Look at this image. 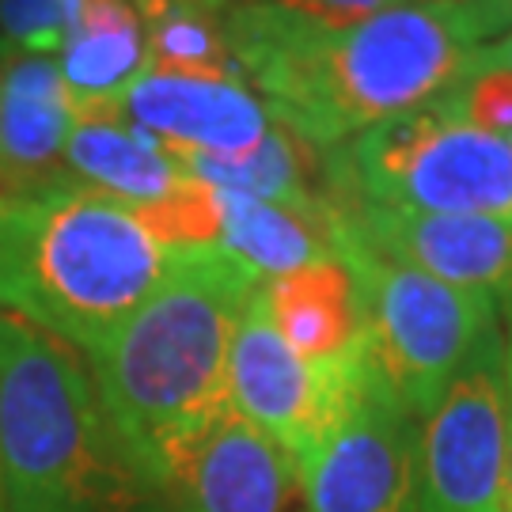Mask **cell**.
<instances>
[{
    "label": "cell",
    "instance_id": "obj_1",
    "mask_svg": "<svg viewBox=\"0 0 512 512\" xmlns=\"http://www.w3.org/2000/svg\"><path fill=\"white\" fill-rule=\"evenodd\" d=\"M239 76L281 126L315 148L437 103L475 65L482 31L448 0H403L361 19H323L289 0L224 12Z\"/></svg>",
    "mask_w": 512,
    "mask_h": 512
},
{
    "label": "cell",
    "instance_id": "obj_2",
    "mask_svg": "<svg viewBox=\"0 0 512 512\" xmlns=\"http://www.w3.org/2000/svg\"><path fill=\"white\" fill-rule=\"evenodd\" d=\"M258 285L217 247L171 251L164 281L145 304L103 346L84 353L122 448L164 494L183 486L232 414L228 357Z\"/></svg>",
    "mask_w": 512,
    "mask_h": 512
},
{
    "label": "cell",
    "instance_id": "obj_3",
    "mask_svg": "<svg viewBox=\"0 0 512 512\" xmlns=\"http://www.w3.org/2000/svg\"><path fill=\"white\" fill-rule=\"evenodd\" d=\"M171 251L141 213L61 183L0 194V311L92 353L164 281Z\"/></svg>",
    "mask_w": 512,
    "mask_h": 512
},
{
    "label": "cell",
    "instance_id": "obj_4",
    "mask_svg": "<svg viewBox=\"0 0 512 512\" xmlns=\"http://www.w3.org/2000/svg\"><path fill=\"white\" fill-rule=\"evenodd\" d=\"M4 512H160L164 490L129 459L88 361L0 311Z\"/></svg>",
    "mask_w": 512,
    "mask_h": 512
},
{
    "label": "cell",
    "instance_id": "obj_5",
    "mask_svg": "<svg viewBox=\"0 0 512 512\" xmlns=\"http://www.w3.org/2000/svg\"><path fill=\"white\" fill-rule=\"evenodd\" d=\"M323 160L327 194L418 213L512 220V141L467 126L440 103L323 148Z\"/></svg>",
    "mask_w": 512,
    "mask_h": 512
},
{
    "label": "cell",
    "instance_id": "obj_6",
    "mask_svg": "<svg viewBox=\"0 0 512 512\" xmlns=\"http://www.w3.org/2000/svg\"><path fill=\"white\" fill-rule=\"evenodd\" d=\"M334 247L365 296L368 357L395 399L421 421L482 334L501 323V304L403 266L338 224Z\"/></svg>",
    "mask_w": 512,
    "mask_h": 512
},
{
    "label": "cell",
    "instance_id": "obj_7",
    "mask_svg": "<svg viewBox=\"0 0 512 512\" xmlns=\"http://www.w3.org/2000/svg\"><path fill=\"white\" fill-rule=\"evenodd\" d=\"M418 512H509L505 327L482 334L418 425Z\"/></svg>",
    "mask_w": 512,
    "mask_h": 512
},
{
    "label": "cell",
    "instance_id": "obj_8",
    "mask_svg": "<svg viewBox=\"0 0 512 512\" xmlns=\"http://www.w3.org/2000/svg\"><path fill=\"white\" fill-rule=\"evenodd\" d=\"M365 361L368 349L342 365L304 361L274 327L258 285L239 315L232 357H228L232 414L258 429L270 444H277V452L293 463L296 482H300V471L334 429Z\"/></svg>",
    "mask_w": 512,
    "mask_h": 512
},
{
    "label": "cell",
    "instance_id": "obj_9",
    "mask_svg": "<svg viewBox=\"0 0 512 512\" xmlns=\"http://www.w3.org/2000/svg\"><path fill=\"white\" fill-rule=\"evenodd\" d=\"M418 425L368 357L334 429L300 471L304 512H418Z\"/></svg>",
    "mask_w": 512,
    "mask_h": 512
},
{
    "label": "cell",
    "instance_id": "obj_10",
    "mask_svg": "<svg viewBox=\"0 0 512 512\" xmlns=\"http://www.w3.org/2000/svg\"><path fill=\"white\" fill-rule=\"evenodd\" d=\"M330 220L387 258L456 289L512 296V220L478 213H418L327 194Z\"/></svg>",
    "mask_w": 512,
    "mask_h": 512
},
{
    "label": "cell",
    "instance_id": "obj_11",
    "mask_svg": "<svg viewBox=\"0 0 512 512\" xmlns=\"http://www.w3.org/2000/svg\"><path fill=\"white\" fill-rule=\"evenodd\" d=\"M118 110L129 126L160 141L171 156H236L255 148L277 122L262 95L239 76L164 69H148L118 99Z\"/></svg>",
    "mask_w": 512,
    "mask_h": 512
},
{
    "label": "cell",
    "instance_id": "obj_12",
    "mask_svg": "<svg viewBox=\"0 0 512 512\" xmlns=\"http://www.w3.org/2000/svg\"><path fill=\"white\" fill-rule=\"evenodd\" d=\"M76 99L54 54L0 46V194H38L65 183V145Z\"/></svg>",
    "mask_w": 512,
    "mask_h": 512
},
{
    "label": "cell",
    "instance_id": "obj_13",
    "mask_svg": "<svg viewBox=\"0 0 512 512\" xmlns=\"http://www.w3.org/2000/svg\"><path fill=\"white\" fill-rule=\"evenodd\" d=\"M274 327L311 365H342L368 349L361 285L342 258H323L262 281Z\"/></svg>",
    "mask_w": 512,
    "mask_h": 512
},
{
    "label": "cell",
    "instance_id": "obj_14",
    "mask_svg": "<svg viewBox=\"0 0 512 512\" xmlns=\"http://www.w3.org/2000/svg\"><path fill=\"white\" fill-rule=\"evenodd\" d=\"M293 486H300L293 463L277 444L228 414L160 512H285Z\"/></svg>",
    "mask_w": 512,
    "mask_h": 512
},
{
    "label": "cell",
    "instance_id": "obj_15",
    "mask_svg": "<svg viewBox=\"0 0 512 512\" xmlns=\"http://www.w3.org/2000/svg\"><path fill=\"white\" fill-rule=\"evenodd\" d=\"M183 179L175 156L148 133L129 126L118 103L76 107L73 133L65 145V183L141 209L167 198Z\"/></svg>",
    "mask_w": 512,
    "mask_h": 512
},
{
    "label": "cell",
    "instance_id": "obj_16",
    "mask_svg": "<svg viewBox=\"0 0 512 512\" xmlns=\"http://www.w3.org/2000/svg\"><path fill=\"white\" fill-rule=\"evenodd\" d=\"M186 179L213 186V190H239L262 202L289 205L308 217L330 220L327 198V160L323 148L304 141L289 126L274 122V129L247 152L236 156H175Z\"/></svg>",
    "mask_w": 512,
    "mask_h": 512
},
{
    "label": "cell",
    "instance_id": "obj_17",
    "mask_svg": "<svg viewBox=\"0 0 512 512\" xmlns=\"http://www.w3.org/2000/svg\"><path fill=\"white\" fill-rule=\"evenodd\" d=\"M54 57L76 107L118 103L152 69L141 8L133 0H92Z\"/></svg>",
    "mask_w": 512,
    "mask_h": 512
},
{
    "label": "cell",
    "instance_id": "obj_18",
    "mask_svg": "<svg viewBox=\"0 0 512 512\" xmlns=\"http://www.w3.org/2000/svg\"><path fill=\"white\" fill-rule=\"evenodd\" d=\"M220 205V239L217 251L228 255L239 270L270 281V277L293 274L300 266L338 258L334 247V220L308 217L289 205H274L239 194V190H217Z\"/></svg>",
    "mask_w": 512,
    "mask_h": 512
},
{
    "label": "cell",
    "instance_id": "obj_19",
    "mask_svg": "<svg viewBox=\"0 0 512 512\" xmlns=\"http://www.w3.org/2000/svg\"><path fill=\"white\" fill-rule=\"evenodd\" d=\"M133 4L145 16L152 69L190 76H239L220 12L205 8L202 0H133Z\"/></svg>",
    "mask_w": 512,
    "mask_h": 512
},
{
    "label": "cell",
    "instance_id": "obj_20",
    "mask_svg": "<svg viewBox=\"0 0 512 512\" xmlns=\"http://www.w3.org/2000/svg\"><path fill=\"white\" fill-rule=\"evenodd\" d=\"M137 213L167 251H205L220 239L217 190L198 179H183L167 198L141 205Z\"/></svg>",
    "mask_w": 512,
    "mask_h": 512
},
{
    "label": "cell",
    "instance_id": "obj_21",
    "mask_svg": "<svg viewBox=\"0 0 512 512\" xmlns=\"http://www.w3.org/2000/svg\"><path fill=\"white\" fill-rule=\"evenodd\" d=\"M467 126L512 141V69L478 61L437 99Z\"/></svg>",
    "mask_w": 512,
    "mask_h": 512
},
{
    "label": "cell",
    "instance_id": "obj_22",
    "mask_svg": "<svg viewBox=\"0 0 512 512\" xmlns=\"http://www.w3.org/2000/svg\"><path fill=\"white\" fill-rule=\"evenodd\" d=\"M92 0H0V46L27 54H57Z\"/></svg>",
    "mask_w": 512,
    "mask_h": 512
},
{
    "label": "cell",
    "instance_id": "obj_23",
    "mask_svg": "<svg viewBox=\"0 0 512 512\" xmlns=\"http://www.w3.org/2000/svg\"><path fill=\"white\" fill-rule=\"evenodd\" d=\"M448 4H456L475 19V27L486 42L512 31V0H448Z\"/></svg>",
    "mask_w": 512,
    "mask_h": 512
},
{
    "label": "cell",
    "instance_id": "obj_24",
    "mask_svg": "<svg viewBox=\"0 0 512 512\" xmlns=\"http://www.w3.org/2000/svg\"><path fill=\"white\" fill-rule=\"evenodd\" d=\"M289 4L323 19H361L372 12H384L391 4H403V0H289Z\"/></svg>",
    "mask_w": 512,
    "mask_h": 512
},
{
    "label": "cell",
    "instance_id": "obj_25",
    "mask_svg": "<svg viewBox=\"0 0 512 512\" xmlns=\"http://www.w3.org/2000/svg\"><path fill=\"white\" fill-rule=\"evenodd\" d=\"M501 327H505V376H509V512H512V296L501 300Z\"/></svg>",
    "mask_w": 512,
    "mask_h": 512
},
{
    "label": "cell",
    "instance_id": "obj_26",
    "mask_svg": "<svg viewBox=\"0 0 512 512\" xmlns=\"http://www.w3.org/2000/svg\"><path fill=\"white\" fill-rule=\"evenodd\" d=\"M478 61H486V65H501V69H512V31H509V35H501V38L482 42Z\"/></svg>",
    "mask_w": 512,
    "mask_h": 512
},
{
    "label": "cell",
    "instance_id": "obj_27",
    "mask_svg": "<svg viewBox=\"0 0 512 512\" xmlns=\"http://www.w3.org/2000/svg\"><path fill=\"white\" fill-rule=\"evenodd\" d=\"M205 8H213V12H236V8H247V4H262V0H202Z\"/></svg>",
    "mask_w": 512,
    "mask_h": 512
},
{
    "label": "cell",
    "instance_id": "obj_28",
    "mask_svg": "<svg viewBox=\"0 0 512 512\" xmlns=\"http://www.w3.org/2000/svg\"><path fill=\"white\" fill-rule=\"evenodd\" d=\"M0 512H4V486H0Z\"/></svg>",
    "mask_w": 512,
    "mask_h": 512
}]
</instances>
